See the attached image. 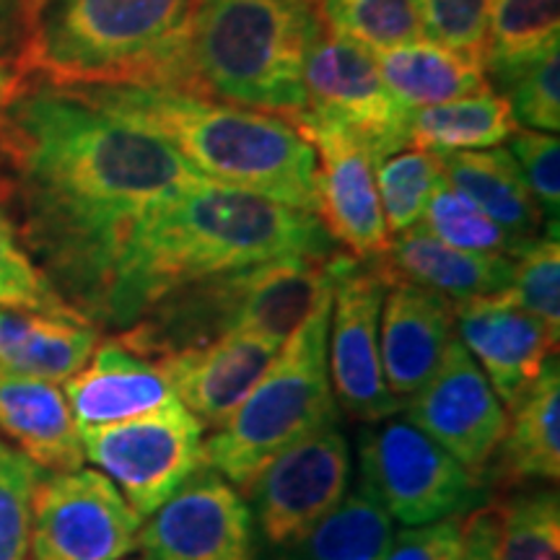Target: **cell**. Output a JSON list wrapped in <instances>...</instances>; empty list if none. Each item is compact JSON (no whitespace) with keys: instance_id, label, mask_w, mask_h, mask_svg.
Listing matches in <instances>:
<instances>
[{"instance_id":"5bb4252c","label":"cell","mask_w":560,"mask_h":560,"mask_svg":"<svg viewBox=\"0 0 560 560\" xmlns=\"http://www.w3.org/2000/svg\"><path fill=\"white\" fill-rule=\"evenodd\" d=\"M138 550L151 560H260L247 499L208 465L145 516Z\"/></svg>"},{"instance_id":"f6af8a7d","label":"cell","mask_w":560,"mask_h":560,"mask_svg":"<svg viewBox=\"0 0 560 560\" xmlns=\"http://www.w3.org/2000/svg\"><path fill=\"white\" fill-rule=\"evenodd\" d=\"M125 560H128V558H125ZM136 560H151V558H145V556H143V558H136Z\"/></svg>"},{"instance_id":"d6a6232c","label":"cell","mask_w":560,"mask_h":560,"mask_svg":"<svg viewBox=\"0 0 560 560\" xmlns=\"http://www.w3.org/2000/svg\"><path fill=\"white\" fill-rule=\"evenodd\" d=\"M495 516L499 560H560V499L556 488L520 493Z\"/></svg>"},{"instance_id":"ffe728a7","label":"cell","mask_w":560,"mask_h":560,"mask_svg":"<svg viewBox=\"0 0 560 560\" xmlns=\"http://www.w3.org/2000/svg\"><path fill=\"white\" fill-rule=\"evenodd\" d=\"M454 338L457 327L450 299L405 280H389L382 304L380 348L384 380L400 405L431 380Z\"/></svg>"},{"instance_id":"ac0fdd59","label":"cell","mask_w":560,"mask_h":560,"mask_svg":"<svg viewBox=\"0 0 560 560\" xmlns=\"http://www.w3.org/2000/svg\"><path fill=\"white\" fill-rule=\"evenodd\" d=\"M280 346L283 342L260 332H229L202 346L159 355L156 361L172 395L213 433L234 416Z\"/></svg>"},{"instance_id":"ba28073f","label":"cell","mask_w":560,"mask_h":560,"mask_svg":"<svg viewBox=\"0 0 560 560\" xmlns=\"http://www.w3.org/2000/svg\"><path fill=\"white\" fill-rule=\"evenodd\" d=\"M359 467V480L402 529L470 516L486 501L482 478L408 418L392 416L361 431Z\"/></svg>"},{"instance_id":"1f68e13d","label":"cell","mask_w":560,"mask_h":560,"mask_svg":"<svg viewBox=\"0 0 560 560\" xmlns=\"http://www.w3.org/2000/svg\"><path fill=\"white\" fill-rule=\"evenodd\" d=\"M420 226L452 247L480 252V255L514 257L527 244L501 229L470 198L454 190L446 179H441L433 190Z\"/></svg>"},{"instance_id":"cb8c5ba5","label":"cell","mask_w":560,"mask_h":560,"mask_svg":"<svg viewBox=\"0 0 560 560\" xmlns=\"http://www.w3.org/2000/svg\"><path fill=\"white\" fill-rule=\"evenodd\" d=\"M506 412V431L495 452L501 472L516 480L556 482L560 478L558 355H550L537 380Z\"/></svg>"},{"instance_id":"4316f807","label":"cell","mask_w":560,"mask_h":560,"mask_svg":"<svg viewBox=\"0 0 560 560\" xmlns=\"http://www.w3.org/2000/svg\"><path fill=\"white\" fill-rule=\"evenodd\" d=\"M520 125L509 102L490 86L459 100L408 112V149L446 156L459 151H486L509 140Z\"/></svg>"},{"instance_id":"30bf717a","label":"cell","mask_w":560,"mask_h":560,"mask_svg":"<svg viewBox=\"0 0 560 560\" xmlns=\"http://www.w3.org/2000/svg\"><path fill=\"white\" fill-rule=\"evenodd\" d=\"M389 280L380 262H361L338 252L332 280L327 371L338 410L374 425L400 412L384 380L380 319Z\"/></svg>"},{"instance_id":"d6986e66","label":"cell","mask_w":560,"mask_h":560,"mask_svg":"<svg viewBox=\"0 0 560 560\" xmlns=\"http://www.w3.org/2000/svg\"><path fill=\"white\" fill-rule=\"evenodd\" d=\"M79 431L122 423L177 400L159 361L138 353L120 335L100 340L91 359L62 382Z\"/></svg>"},{"instance_id":"83f0119b","label":"cell","mask_w":560,"mask_h":560,"mask_svg":"<svg viewBox=\"0 0 560 560\" xmlns=\"http://www.w3.org/2000/svg\"><path fill=\"white\" fill-rule=\"evenodd\" d=\"M395 535V520L359 480L304 540L280 556L283 560H382Z\"/></svg>"},{"instance_id":"e0dca14e","label":"cell","mask_w":560,"mask_h":560,"mask_svg":"<svg viewBox=\"0 0 560 560\" xmlns=\"http://www.w3.org/2000/svg\"><path fill=\"white\" fill-rule=\"evenodd\" d=\"M454 327L506 410L558 350L556 335L503 291L457 301Z\"/></svg>"},{"instance_id":"ee69618b","label":"cell","mask_w":560,"mask_h":560,"mask_svg":"<svg viewBox=\"0 0 560 560\" xmlns=\"http://www.w3.org/2000/svg\"><path fill=\"white\" fill-rule=\"evenodd\" d=\"M304 3H312V5H317V3H319V0H304Z\"/></svg>"},{"instance_id":"f1b7e54d","label":"cell","mask_w":560,"mask_h":560,"mask_svg":"<svg viewBox=\"0 0 560 560\" xmlns=\"http://www.w3.org/2000/svg\"><path fill=\"white\" fill-rule=\"evenodd\" d=\"M560 0H490L482 73L488 86L558 45Z\"/></svg>"},{"instance_id":"d4e9b609","label":"cell","mask_w":560,"mask_h":560,"mask_svg":"<svg viewBox=\"0 0 560 560\" xmlns=\"http://www.w3.org/2000/svg\"><path fill=\"white\" fill-rule=\"evenodd\" d=\"M444 179L516 240L540 236L545 215L509 149L459 151L439 156Z\"/></svg>"},{"instance_id":"f546056e","label":"cell","mask_w":560,"mask_h":560,"mask_svg":"<svg viewBox=\"0 0 560 560\" xmlns=\"http://www.w3.org/2000/svg\"><path fill=\"white\" fill-rule=\"evenodd\" d=\"M374 179L389 236H397L423 221L425 206L439 182L444 179V172L436 153L402 149L376 161Z\"/></svg>"},{"instance_id":"e575fe53","label":"cell","mask_w":560,"mask_h":560,"mask_svg":"<svg viewBox=\"0 0 560 560\" xmlns=\"http://www.w3.org/2000/svg\"><path fill=\"white\" fill-rule=\"evenodd\" d=\"M506 296L560 338V244L540 234L511 257Z\"/></svg>"},{"instance_id":"52a82bcc","label":"cell","mask_w":560,"mask_h":560,"mask_svg":"<svg viewBox=\"0 0 560 560\" xmlns=\"http://www.w3.org/2000/svg\"><path fill=\"white\" fill-rule=\"evenodd\" d=\"M330 306L332 285L283 340L234 416L206 436V465L231 486L244 490L280 452L340 420L327 371Z\"/></svg>"},{"instance_id":"8d00e7d4","label":"cell","mask_w":560,"mask_h":560,"mask_svg":"<svg viewBox=\"0 0 560 560\" xmlns=\"http://www.w3.org/2000/svg\"><path fill=\"white\" fill-rule=\"evenodd\" d=\"M45 470L0 436V560H32V503Z\"/></svg>"},{"instance_id":"836d02e7","label":"cell","mask_w":560,"mask_h":560,"mask_svg":"<svg viewBox=\"0 0 560 560\" xmlns=\"http://www.w3.org/2000/svg\"><path fill=\"white\" fill-rule=\"evenodd\" d=\"M509 102L511 117L524 130L552 132L560 130V58L558 45L524 62L511 73L490 83Z\"/></svg>"},{"instance_id":"4dcf8cb0","label":"cell","mask_w":560,"mask_h":560,"mask_svg":"<svg viewBox=\"0 0 560 560\" xmlns=\"http://www.w3.org/2000/svg\"><path fill=\"white\" fill-rule=\"evenodd\" d=\"M317 13L327 32L340 34L369 52L425 37L412 0H319Z\"/></svg>"},{"instance_id":"ab89813d","label":"cell","mask_w":560,"mask_h":560,"mask_svg":"<svg viewBox=\"0 0 560 560\" xmlns=\"http://www.w3.org/2000/svg\"><path fill=\"white\" fill-rule=\"evenodd\" d=\"M467 516L400 529L382 560H454L465 540Z\"/></svg>"},{"instance_id":"b9f144b4","label":"cell","mask_w":560,"mask_h":560,"mask_svg":"<svg viewBox=\"0 0 560 560\" xmlns=\"http://www.w3.org/2000/svg\"><path fill=\"white\" fill-rule=\"evenodd\" d=\"M24 89V75L16 66H9L0 58V109H5L13 102V96Z\"/></svg>"},{"instance_id":"f35d334b","label":"cell","mask_w":560,"mask_h":560,"mask_svg":"<svg viewBox=\"0 0 560 560\" xmlns=\"http://www.w3.org/2000/svg\"><path fill=\"white\" fill-rule=\"evenodd\" d=\"M509 153L520 166L524 182L540 206L548 231L558 236L560 215V140L552 132L516 130L509 138Z\"/></svg>"},{"instance_id":"603a6c76","label":"cell","mask_w":560,"mask_h":560,"mask_svg":"<svg viewBox=\"0 0 560 560\" xmlns=\"http://www.w3.org/2000/svg\"><path fill=\"white\" fill-rule=\"evenodd\" d=\"M96 346L100 332L86 319L0 306V374L62 384Z\"/></svg>"},{"instance_id":"7c38bea8","label":"cell","mask_w":560,"mask_h":560,"mask_svg":"<svg viewBox=\"0 0 560 560\" xmlns=\"http://www.w3.org/2000/svg\"><path fill=\"white\" fill-rule=\"evenodd\" d=\"M143 516L94 467L45 472L32 503V560H125Z\"/></svg>"},{"instance_id":"7402d4cb","label":"cell","mask_w":560,"mask_h":560,"mask_svg":"<svg viewBox=\"0 0 560 560\" xmlns=\"http://www.w3.org/2000/svg\"><path fill=\"white\" fill-rule=\"evenodd\" d=\"M376 262L387 280H405L450 299L452 304L506 291L511 280V257L457 249L436 240L420 223L392 236L387 255Z\"/></svg>"},{"instance_id":"d590c367","label":"cell","mask_w":560,"mask_h":560,"mask_svg":"<svg viewBox=\"0 0 560 560\" xmlns=\"http://www.w3.org/2000/svg\"><path fill=\"white\" fill-rule=\"evenodd\" d=\"M0 306H16L55 314V317L83 319L66 299L42 276L37 262L26 252L9 208L0 200Z\"/></svg>"},{"instance_id":"3957f363","label":"cell","mask_w":560,"mask_h":560,"mask_svg":"<svg viewBox=\"0 0 560 560\" xmlns=\"http://www.w3.org/2000/svg\"><path fill=\"white\" fill-rule=\"evenodd\" d=\"M136 128L172 145L195 172L314 213L317 156L285 117L164 86H81Z\"/></svg>"},{"instance_id":"484cf974","label":"cell","mask_w":560,"mask_h":560,"mask_svg":"<svg viewBox=\"0 0 560 560\" xmlns=\"http://www.w3.org/2000/svg\"><path fill=\"white\" fill-rule=\"evenodd\" d=\"M374 60L384 86L405 109L433 107L488 86L478 60L429 37L374 52Z\"/></svg>"},{"instance_id":"74e56055","label":"cell","mask_w":560,"mask_h":560,"mask_svg":"<svg viewBox=\"0 0 560 560\" xmlns=\"http://www.w3.org/2000/svg\"><path fill=\"white\" fill-rule=\"evenodd\" d=\"M423 34L467 58H482L490 0H412Z\"/></svg>"},{"instance_id":"7a4b0ae2","label":"cell","mask_w":560,"mask_h":560,"mask_svg":"<svg viewBox=\"0 0 560 560\" xmlns=\"http://www.w3.org/2000/svg\"><path fill=\"white\" fill-rule=\"evenodd\" d=\"M338 249L317 215L242 187L195 179L145 215L112 272L96 325L130 330L172 291L278 257Z\"/></svg>"},{"instance_id":"6da1fadb","label":"cell","mask_w":560,"mask_h":560,"mask_svg":"<svg viewBox=\"0 0 560 560\" xmlns=\"http://www.w3.org/2000/svg\"><path fill=\"white\" fill-rule=\"evenodd\" d=\"M200 177L81 86L39 81L0 109V200L42 276L94 327L132 231Z\"/></svg>"},{"instance_id":"5b68a950","label":"cell","mask_w":560,"mask_h":560,"mask_svg":"<svg viewBox=\"0 0 560 560\" xmlns=\"http://www.w3.org/2000/svg\"><path fill=\"white\" fill-rule=\"evenodd\" d=\"M322 32L304 0H198L185 91L293 122L306 107L304 66Z\"/></svg>"},{"instance_id":"7bdbcfd3","label":"cell","mask_w":560,"mask_h":560,"mask_svg":"<svg viewBox=\"0 0 560 560\" xmlns=\"http://www.w3.org/2000/svg\"><path fill=\"white\" fill-rule=\"evenodd\" d=\"M21 11H24V0H0V34L16 37V45H21Z\"/></svg>"},{"instance_id":"8992f818","label":"cell","mask_w":560,"mask_h":560,"mask_svg":"<svg viewBox=\"0 0 560 560\" xmlns=\"http://www.w3.org/2000/svg\"><path fill=\"white\" fill-rule=\"evenodd\" d=\"M335 260L338 252L325 260L278 257L198 280L153 304L120 338L151 359L229 332H260L283 342L332 285Z\"/></svg>"},{"instance_id":"4fadbf2b","label":"cell","mask_w":560,"mask_h":560,"mask_svg":"<svg viewBox=\"0 0 560 560\" xmlns=\"http://www.w3.org/2000/svg\"><path fill=\"white\" fill-rule=\"evenodd\" d=\"M304 94L306 107L299 117L340 125L366 145L374 161L408 149L410 109L384 86L374 52L325 26L306 55Z\"/></svg>"},{"instance_id":"9c48e42d","label":"cell","mask_w":560,"mask_h":560,"mask_svg":"<svg viewBox=\"0 0 560 560\" xmlns=\"http://www.w3.org/2000/svg\"><path fill=\"white\" fill-rule=\"evenodd\" d=\"M81 444L83 459L107 475L143 520L206 465V429L179 400L122 423L83 429Z\"/></svg>"},{"instance_id":"2e32d148","label":"cell","mask_w":560,"mask_h":560,"mask_svg":"<svg viewBox=\"0 0 560 560\" xmlns=\"http://www.w3.org/2000/svg\"><path fill=\"white\" fill-rule=\"evenodd\" d=\"M296 130L317 156L314 215L327 236L361 262H376L389 249V229L376 192L374 156L353 132L332 122L299 117Z\"/></svg>"},{"instance_id":"44dd1931","label":"cell","mask_w":560,"mask_h":560,"mask_svg":"<svg viewBox=\"0 0 560 560\" xmlns=\"http://www.w3.org/2000/svg\"><path fill=\"white\" fill-rule=\"evenodd\" d=\"M0 436L45 472L75 470L86 462L62 384L0 374Z\"/></svg>"},{"instance_id":"60d3db41","label":"cell","mask_w":560,"mask_h":560,"mask_svg":"<svg viewBox=\"0 0 560 560\" xmlns=\"http://www.w3.org/2000/svg\"><path fill=\"white\" fill-rule=\"evenodd\" d=\"M454 560H499V516L493 511H475L467 516L465 540Z\"/></svg>"},{"instance_id":"277c9868","label":"cell","mask_w":560,"mask_h":560,"mask_svg":"<svg viewBox=\"0 0 560 560\" xmlns=\"http://www.w3.org/2000/svg\"><path fill=\"white\" fill-rule=\"evenodd\" d=\"M198 0H24L16 68L55 86L185 91Z\"/></svg>"},{"instance_id":"9a60e30c","label":"cell","mask_w":560,"mask_h":560,"mask_svg":"<svg viewBox=\"0 0 560 560\" xmlns=\"http://www.w3.org/2000/svg\"><path fill=\"white\" fill-rule=\"evenodd\" d=\"M400 412L478 478L499 452L509 418L459 338L450 342L431 380L412 392Z\"/></svg>"},{"instance_id":"8fae6325","label":"cell","mask_w":560,"mask_h":560,"mask_svg":"<svg viewBox=\"0 0 560 560\" xmlns=\"http://www.w3.org/2000/svg\"><path fill=\"white\" fill-rule=\"evenodd\" d=\"M350 446L340 420L319 425L257 472L249 482L255 527L272 550L304 540L350 490Z\"/></svg>"}]
</instances>
